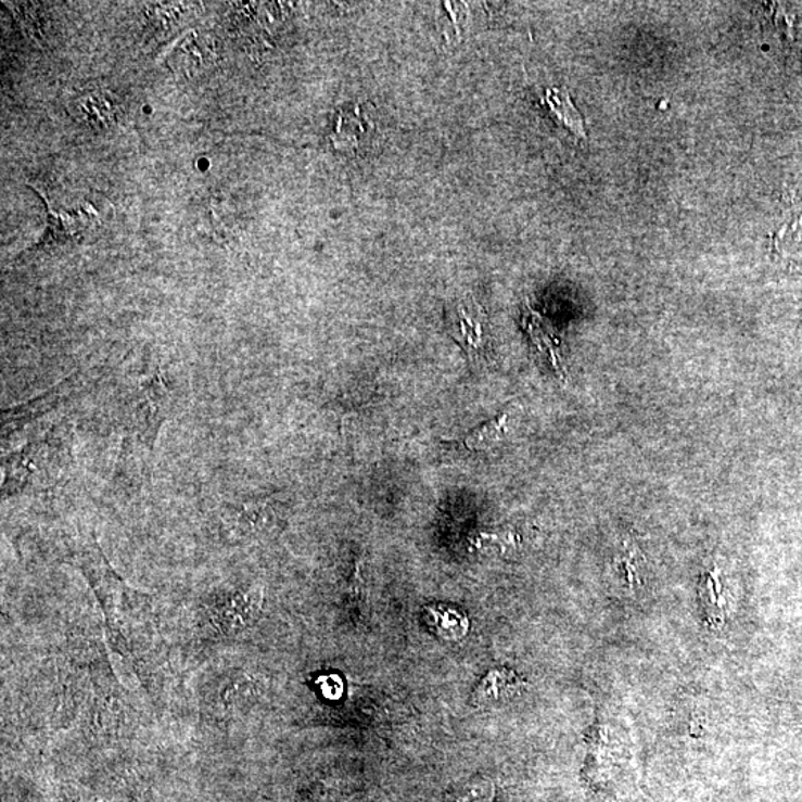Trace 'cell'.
I'll return each mask as SVG.
<instances>
[{
    "label": "cell",
    "instance_id": "obj_1",
    "mask_svg": "<svg viewBox=\"0 0 802 802\" xmlns=\"http://www.w3.org/2000/svg\"><path fill=\"white\" fill-rule=\"evenodd\" d=\"M181 389L170 374L156 370L140 379L123 402L124 441L120 461L125 470H140L151 482L153 450L161 429L179 410Z\"/></svg>",
    "mask_w": 802,
    "mask_h": 802
},
{
    "label": "cell",
    "instance_id": "obj_2",
    "mask_svg": "<svg viewBox=\"0 0 802 802\" xmlns=\"http://www.w3.org/2000/svg\"><path fill=\"white\" fill-rule=\"evenodd\" d=\"M72 433L66 424L29 441L2 458L3 498L43 491L66 479L72 462Z\"/></svg>",
    "mask_w": 802,
    "mask_h": 802
},
{
    "label": "cell",
    "instance_id": "obj_3",
    "mask_svg": "<svg viewBox=\"0 0 802 802\" xmlns=\"http://www.w3.org/2000/svg\"><path fill=\"white\" fill-rule=\"evenodd\" d=\"M447 332L470 361L483 362L486 360L489 348V333H487V318L485 309L473 296L455 300L446 306Z\"/></svg>",
    "mask_w": 802,
    "mask_h": 802
},
{
    "label": "cell",
    "instance_id": "obj_4",
    "mask_svg": "<svg viewBox=\"0 0 802 802\" xmlns=\"http://www.w3.org/2000/svg\"><path fill=\"white\" fill-rule=\"evenodd\" d=\"M78 389L79 374L76 373L29 402L3 409L2 445L5 446V443L11 442L15 435L22 433L27 427L47 417L52 410L59 409Z\"/></svg>",
    "mask_w": 802,
    "mask_h": 802
},
{
    "label": "cell",
    "instance_id": "obj_5",
    "mask_svg": "<svg viewBox=\"0 0 802 802\" xmlns=\"http://www.w3.org/2000/svg\"><path fill=\"white\" fill-rule=\"evenodd\" d=\"M276 506L268 498H247L221 507L220 520L231 537H257L276 523Z\"/></svg>",
    "mask_w": 802,
    "mask_h": 802
},
{
    "label": "cell",
    "instance_id": "obj_6",
    "mask_svg": "<svg viewBox=\"0 0 802 802\" xmlns=\"http://www.w3.org/2000/svg\"><path fill=\"white\" fill-rule=\"evenodd\" d=\"M71 112L78 123L86 124L94 130H104L116 123L118 104L107 92L94 90L76 97L71 104Z\"/></svg>",
    "mask_w": 802,
    "mask_h": 802
},
{
    "label": "cell",
    "instance_id": "obj_7",
    "mask_svg": "<svg viewBox=\"0 0 802 802\" xmlns=\"http://www.w3.org/2000/svg\"><path fill=\"white\" fill-rule=\"evenodd\" d=\"M48 233L43 243L59 244L74 240V238L82 235L88 228L96 224L97 213L90 205H86L74 213H55L48 205Z\"/></svg>",
    "mask_w": 802,
    "mask_h": 802
},
{
    "label": "cell",
    "instance_id": "obj_8",
    "mask_svg": "<svg viewBox=\"0 0 802 802\" xmlns=\"http://www.w3.org/2000/svg\"><path fill=\"white\" fill-rule=\"evenodd\" d=\"M520 688H522V680L514 672L497 669V671L487 673L482 679L474 691L473 700L482 706L499 703V701H506L519 695Z\"/></svg>",
    "mask_w": 802,
    "mask_h": 802
},
{
    "label": "cell",
    "instance_id": "obj_9",
    "mask_svg": "<svg viewBox=\"0 0 802 802\" xmlns=\"http://www.w3.org/2000/svg\"><path fill=\"white\" fill-rule=\"evenodd\" d=\"M425 620L443 639L458 640L469 632V619L453 604H433L427 608Z\"/></svg>",
    "mask_w": 802,
    "mask_h": 802
},
{
    "label": "cell",
    "instance_id": "obj_10",
    "mask_svg": "<svg viewBox=\"0 0 802 802\" xmlns=\"http://www.w3.org/2000/svg\"><path fill=\"white\" fill-rule=\"evenodd\" d=\"M544 104H546L556 123L568 128L572 135L580 137V139L586 137L583 116L576 111L565 88H550V90H547Z\"/></svg>",
    "mask_w": 802,
    "mask_h": 802
},
{
    "label": "cell",
    "instance_id": "obj_11",
    "mask_svg": "<svg viewBox=\"0 0 802 802\" xmlns=\"http://www.w3.org/2000/svg\"><path fill=\"white\" fill-rule=\"evenodd\" d=\"M699 590L701 603H703L709 622L713 626L723 623L725 611H727V595H725V586L723 578H721L720 568L715 567L703 575Z\"/></svg>",
    "mask_w": 802,
    "mask_h": 802
},
{
    "label": "cell",
    "instance_id": "obj_12",
    "mask_svg": "<svg viewBox=\"0 0 802 802\" xmlns=\"http://www.w3.org/2000/svg\"><path fill=\"white\" fill-rule=\"evenodd\" d=\"M510 410H504L499 417L492 419L487 424L479 427L463 438V446L469 450H487L506 437L509 427Z\"/></svg>",
    "mask_w": 802,
    "mask_h": 802
},
{
    "label": "cell",
    "instance_id": "obj_13",
    "mask_svg": "<svg viewBox=\"0 0 802 802\" xmlns=\"http://www.w3.org/2000/svg\"><path fill=\"white\" fill-rule=\"evenodd\" d=\"M189 38L191 40H188L187 35L183 39L179 40L175 50H171L170 55H168L171 63L184 72H189L191 67H203L207 63V60H209L207 58V51L204 50L203 42H201L195 31H191Z\"/></svg>",
    "mask_w": 802,
    "mask_h": 802
},
{
    "label": "cell",
    "instance_id": "obj_14",
    "mask_svg": "<svg viewBox=\"0 0 802 802\" xmlns=\"http://www.w3.org/2000/svg\"><path fill=\"white\" fill-rule=\"evenodd\" d=\"M362 120L358 112L344 111L338 116L336 130L332 136L334 148L341 151L357 149L360 144Z\"/></svg>",
    "mask_w": 802,
    "mask_h": 802
},
{
    "label": "cell",
    "instance_id": "obj_15",
    "mask_svg": "<svg viewBox=\"0 0 802 802\" xmlns=\"http://www.w3.org/2000/svg\"><path fill=\"white\" fill-rule=\"evenodd\" d=\"M544 322L546 321H544L537 313L527 311L525 316V326L527 332H530L532 340H534L535 344H537L538 349L547 354V357L550 358L551 366H553V368L559 372L560 361L559 354L556 353L555 348L556 340L553 333H551V330H547V328H544Z\"/></svg>",
    "mask_w": 802,
    "mask_h": 802
},
{
    "label": "cell",
    "instance_id": "obj_16",
    "mask_svg": "<svg viewBox=\"0 0 802 802\" xmlns=\"http://www.w3.org/2000/svg\"><path fill=\"white\" fill-rule=\"evenodd\" d=\"M776 245L784 253H802V212L780 229Z\"/></svg>",
    "mask_w": 802,
    "mask_h": 802
},
{
    "label": "cell",
    "instance_id": "obj_17",
    "mask_svg": "<svg viewBox=\"0 0 802 802\" xmlns=\"http://www.w3.org/2000/svg\"><path fill=\"white\" fill-rule=\"evenodd\" d=\"M520 542L518 535L510 531L481 532L473 539V547L486 550V548H498L501 553H509Z\"/></svg>",
    "mask_w": 802,
    "mask_h": 802
},
{
    "label": "cell",
    "instance_id": "obj_18",
    "mask_svg": "<svg viewBox=\"0 0 802 802\" xmlns=\"http://www.w3.org/2000/svg\"><path fill=\"white\" fill-rule=\"evenodd\" d=\"M620 558H622L620 560H622L624 571H626L628 583H639L638 551L626 544Z\"/></svg>",
    "mask_w": 802,
    "mask_h": 802
}]
</instances>
